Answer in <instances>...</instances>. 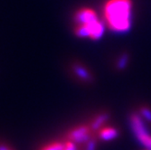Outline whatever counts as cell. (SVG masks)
<instances>
[{"mask_svg": "<svg viewBox=\"0 0 151 150\" xmlns=\"http://www.w3.org/2000/svg\"><path fill=\"white\" fill-rule=\"evenodd\" d=\"M0 150H17V149L6 142L0 141Z\"/></svg>", "mask_w": 151, "mask_h": 150, "instance_id": "8992f818", "label": "cell"}, {"mask_svg": "<svg viewBox=\"0 0 151 150\" xmlns=\"http://www.w3.org/2000/svg\"><path fill=\"white\" fill-rule=\"evenodd\" d=\"M70 72L75 79L82 83H91L94 80L91 71L80 62H73L70 64Z\"/></svg>", "mask_w": 151, "mask_h": 150, "instance_id": "277c9868", "label": "cell"}, {"mask_svg": "<svg viewBox=\"0 0 151 150\" xmlns=\"http://www.w3.org/2000/svg\"><path fill=\"white\" fill-rule=\"evenodd\" d=\"M132 6L131 0H108L103 7L108 28L118 34L127 33L132 24Z\"/></svg>", "mask_w": 151, "mask_h": 150, "instance_id": "6da1fadb", "label": "cell"}, {"mask_svg": "<svg viewBox=\"0 0 151 150\" xmlns=\"http://www.w3.org/2000/svg\"><path fill=\"white\" fill-rule=\"evenodd\" d=\"M94 131L96 133V136H97L98 140L103 142L113 140L119 136L118 129L114 127L107 125V121L101 126H99L98 128H96Z\"/></svg>", "mask_w": 151, "mask_h": 150, "instance_id": "5b68a950", "label": "cell"}, {"mask_svg": "<svg viewBox=\"0 0 151 150\" xmlns=\"http://www.w3.org/2000/svg\"><path fill=\"white\" fill-rule=\"evenodd\" d=\"M73 23V34L79 38L98 41L105 32V23L101 21L97 13L90 7L78 9L74 13Z\"/></svg>", "mask_w": 151, "mask_h": 150, "instance_id": "7a4b0ae2", "label": "cell"}, {"mask_svg": "<svg viewBox=\"0 0 151 150\" xmlns=\"http://www.w3.org/2000/svg\"><path fill=\"white\" fill-rule=\"evenodd\" d=\"M97 143L93 144H79L69 139L65 138L64 136L52 139L40 146L38 150H96Z\"/></svg>", "mask_w": 151, "mask_h": 150, "instance_id": "3957f363", "label": "cell"}]
</instances>
